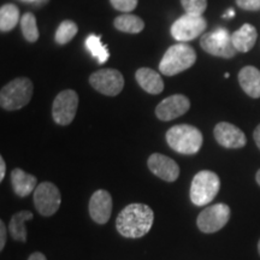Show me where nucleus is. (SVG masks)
I'll use <instances>...</instances> for the list:
<instances>
[{
	"mask_svg": "<svg viewBox=\"0 0 260 260\" xmlns=\"http://www.w3.org/2000/svg\"><path fill=\"white\" fill-rule=\"evenodd\" d=\"M154 213L145 204H130L125 206L116 219V228L122 236L140 239L145 236L153 225Z\"/></svg>",
	"mask_w": 260,
	"mask_h": 260,
	"instance_id": "obj_1",
	"label": "nucleus"
},
{
	"mask_svg": "<svg viewBox=\"0 0 260 260\" xmlns=\"http://www.w3.org/2000/svg\"><path fill=\"white\" fill-rule=\"evenodd\" d=\"M167 142L177 153L195 154L200 151L204 138L194 125L177 124L167 132Z\"/></svg>",
	"mask_w": 260,
	"mask_h": 260,
	"instance_id": "obj_2",
	"label": "nucleus"
},
{
	"mask_svg": "<svg viewBox=\"0 0 260 260\" xmlns=\"http://www.w3.org/2000/svg\"><path fill=\"white\" fill-rule=\"evenodd\" d=\"M195 61L197 53L194 48L182 42L169 47L159 63V70L165 76H175L193 67Z\"/></svg>",
	"mask_w": 260,
	"mask_h": 260,
	"instance_id": "obj_3",
	"label": "nucleus"
},
{
	"mask_svg": "<svg viewBox=\"0 0 260 260\" xmlns=\"http://www.w3.org/2000/svg\"><path fill=\"white\" fill-rule=\"evenodd\" d=\"M32 82L27 77H18L5 84L0 92V105L8 111L22 109L30 102L32 96Z\"/></svg>",
	"mask_w": 260,
	"mask_h": 260,
	"instance_id": "obj_4",
	"label": "nucleus"
},
{
	"mask_svg": "<svg viewBox=\"0 0 260 260\" xmlns=\"http://www.w3.org/2000/svg\"><path fill=\"white\" fill-rule=\"evenodd\" d=\"M220 188L218 175L203 170L195 175L190 186V200L197 206H205L217 197Z\"/></svg>",
	"mask_w": 260,
	"mask_h": 260,
	"instance_id": "obj_5",
	"label": "nucleus"
},
{
	"mask_svg": "<svg viewBox=\"0 0 260 260\" xmlns=\"http://www.w3.org/2000/svg\"><path fill=\"white\" fill-rule=\"evenodd\" d=\"M201 48L205 52L214 57L230 59L236 54V48L234 47L232 35L225 28H217L216 30L204 34L200 39Z\"/></svg>",
	"mask_w": 260,
	"mask_h": 260,
	"instance_id": "obj_6",
	"label": "nucleus"
},
{
	"mask_svg": "<svg viewBox=\"0 0 260 260\" xmlns=\"http://www.w3.org/2000/svg\"><path fill=\"white\" fill-rule=\"evenodd\" d=\"M61 195L56 184L42 182L34 190V205L38 212L44 217L53 216L59 210Z\"/></svg>",
	"mask_w": 260,
	"mask_h": 260,
	"instance_id": "obj_7",
	"label": "nucleus"
},
{
	"mask_svg": "<svg viewBox=\"0 0 260 260\" xmlns=\"http://www.w3.org/2000/svg\"><path fill=\"white\" fill-rule=\"evenodd\" d=\"M79 107V94L73 89H65L54 99L52 117L59 125H69L76 116Z\"/></svg>",
	"mask_w": 260,
	"mask_h": 260,
	"instance_id": "obj_8",
	"label": "nucleus"
},
{
	"mask_svg": "<svg viewBox=\"0 0 260 260\" xmlns=\"http://www.w3.org/2000/svg\"><path fill=\"white\" fill-rule=\"evenodd\" d=\"M207 28V22L203 16L186 14L174 22L171 27V35L175 40L188 42L200 37Z\"/></svg>",
	"mask_w": 260,
	"mask_h": 260,
	"instance_id": "obj_9",
	"label": "nucleus"
},
{
	"mask_svg": "<svg viewBox=\"0 0 260 260\" xmlns=\"http://www.w3.org/2000/svg\"><path fill=\"white\" fill-rule=\"evenodd\" d=\"M89 83L96 92L107 96H116L123 90L124 77L116 69H100L90 75Z\"/></svg>",
	"mask_w": 260,
	"mask_h": 260,
	"instance_id": "obj_10",
	"label": "nucleus"
},
{
	"mask_svg": "<svg viewBox=\"0 0 260 260\" xmlns=\"http://www.w3.org/2000/svg\"><path fill=\"white\" fill-rule=\"evenodd\" d=\"M230 218V207L226 204H216L206 207L200 212L197 219V225L200 232L213 234L226 225Z\"/></svg>",
	"mask_w": 260,
	"mask_h": 260,
	"instance_id": "obj_11",
	"label": "nucleus"
},
{
	"mask_svg": "<svg viewBox=\"0 0 260 260\" xmlns=\"http://www.w3.org/2000/svg\"><path fill=\"white\" fill-rule=\"evenodd\" d=\"M189 109L190 102L186 95L174 94V95L165 98L161 103L158 104V106L155 107V116L160 121L169 122L184 115Z\"/></svg>",
	"mask_w": 260,
	"mask_h": 260,
	"instance_id": "obj_12",
	"label": "nucleus"
},
{
	"mask_svg": "<svg viewBox=\"0 0 260 260\" xmlns=\"http://www.w3.org/2000/svg\"><path fill=\"white\" fill-rule=\"evenodd\" d=\"M214 139L225 148H242L247 139L245 133L236 125L228 122H220L214 126Z\"/></svg>",
	"mask_w": 260,
	"mask_h": 260,
	"instance_id": "obj_13",
	"label": "nucleus"
},
{
	"mask_svg": "<svg viewBox=\"0 0 260 260\" xmlns=\"http://www.w3.org/2000/svg\"><path fill=\"white\" fill-rule=\"evenodd\" d=\"M89 214L98 224H106L112 214L111 194L105 189L94 191L89 200Z\"/></svg>",
	"mask_w": 260,
	"mask_h": 260,
	"instance_id": "obj_14",
	"label": "nucleus"
},
{
	"mask_svg": "<svg viewBox=\"0 0 260 260\" xmlns=\"http://www.w3.org/2000/svg\"><path fill=\"white\" fill-rule=\"evenodd\" d=\"M148 169L155 176L167 182H175L180 176V167L174 159L160 153H153L148 158Z\"/></svg>",
	"mask_w": 260,
	"mask_h": 260,
	"instance_id": "obj_15",
	"label": "nucleus"
},
{
	"mask_svg": "<svg viewBox=\"0 0 260 260\" xmlns=\"http://www.w3.org/2000/svg\"><path fill=\"white\" fill-rule=\"evenodd\" d=\"M239 82L247 95L260 98V70L252 65L242 68L239 73Z\"/></svg>",
	"mask_w": 260,
	"mask_h": 260,
	"instance_id": "obj_16",
	"label": "nucleus"
},
{
	"mask_svg": "<svg viewBox=\"0 0 260 260\" xmlns=\"http://www.w3.org/2000/svg\"><path fill=\"white\" fill-rule=\"evenodd\" d=\"M135 79L142 89L149 94H160L164 90V81L157 71L149 68H140L136 71Z\"/></svg>",
	"mask_w": 260,
	"mask_h": 260,
	"instance_id": "obj_17",
	"label": "nucleus"
},
{
	"mask_svg": "<svg viewBox=\"0 0 260 260\" xmlns=\"http://www.w3.org/2000/svg\"><path fill=\"white\" fill-rule=\"evenodd\" d=\"M37 177L22 170V169H14L11 172V184L15 194L21 198L28 197L37 188Z\"/></svg>",
	"mask_w": 260,
	"mask_h": 260,
	"instance_id": "obj_18",
	"label": "nucleus"
},
{
	"mask_svg": "<svg viewBox=\"0 0 260 260\" xmlns=\"http://www.w3.org/2000/svg\"><path fill=\"white\" fill-rule=\"evenodd\" d=\"M256 38H258L256 29L252 24L246 23L239 30L234 32L232 35V41L237 52L246 53V52H249L254 47Z\"/></svg>",
	"mask_w": 260,
	"mask_h": 260,
	"instance_id": "obj_19",
	"label": "nucleus"
},
{
	"mask_svg": "<svg viewBox=\"0 0 260 260\" xmlns=\"http://www.w3.org/2000/svg\"><path fill=\"white\" fill-rule=\"evenodd\" d=\"M32 212L30 211H19L11 217L9 224V232L11 234L12 239L16 241L25 242L27 241V228L25 222L32 219Z\"/></svg>",
	"mask_w": 260,
	"mask_h": 260,
	"instance_id": "obj_20",
	"label": "nucleus"
},
{
	"mask_svg": "<svg viewBox=\"0 0 260 260\" xmlns=\"http://www.w3.org/2000/svg\"><path fill=\"white\" fill-rule=\"evenodd\" d=\"M113 25L117 30L128 32V34H139L144 30L145 22L138 16L132 14H125L116 17Z\"/></svg>",
	"mask_w": 260,
	"mask_h": 260,
	"instance_id": "obj_21",
	"label": "nucleus"
},
{
	"mask_svg": "<svg viewBox=\"0 0 260 260\" xmlns=\"http://www.w3.org/2000/svg\"><path fill=\"white\" fill-rule=\"evenodd\" d=\"M19 21V10L15 4H5L0 8V30H12Z\"/></svg>",
	"mask_w": 260,
	"mask_h": 260,
	"instance_id": "obj_22",
	"label": "nucleus"
},
{
	"mask_svg": "<svg viewBox=\"0 0 260 260\" xmlns=\"http://www.w3.org/2000/svg\"><path fill=\"white\" fill-rule=\"evenodd\" d=\"M84 45H86L87 50L90 52V54H92L94 58H96V60L99 61L100 64H104L105 61H107V59H109V51H107L105 45L103 44L100 37L94 34L89 35V37L86 39Z\"/></svg>",
	"mask_w": 260,
	"mask_h": 260,
	"instance_id": "obj_23",
	"label": "nucleus"
},
{
	"mask_svg": "<svg viewBox=\"0 0 260 260\" xmlns=\"http://www.w3.org/2000/svg\"><path fill=\"white\" fill-rule=\"evenodd\" d=\"M79 31V27L75 22L70 21V19H67V21H63L59 24V27L57 28L56 35H54V40L58 45H67L73 40L75 35Z\"/></svg>",
	"mask_w": 260,
	"mask_h": 260,
	"instance_id": "obj_24",
	"label": "nucleus"
},
{
	"mask_svg": "<svg viewBox=\"0 0 260 260\" xmlns=\"http://www.w3.org/2000/svg\"><path fill=\"white\" fill-rule=\"evenodd\" d=\"M22 34L28 42H37L39 39V29L37 25V18L31 12H25L21 18Z\"/></svg>",
	"mask_w": 260,
	"mask_h": 260,
	"instance_id": "obj_25",
	"label": "nucleus"
},
{
	"mask_svg": "<svg viewBox=\"0 0 260 260\" xmlns=\"http://www.w3.org/2000/svg\"><path fill=\"white\" fill-rule=\"evenodd\" d=\"M186 14L203 16L207 9V0H181Z\"/></svg>",
	"mask_w": 260,
	"mask_h": 260,
	"instance_id": "obj_26",
	"label": "nucleus"
},
{
	"mask_svg": "<svg viewBox=\"0 0 260 260\" xmlns=\"http://www.w3.org/2000/svg\"><path fill=\"white\" fill-rule=\"evenodd\" d=\"M138 2L139 0H110L113 8L125 14H130L133 10H135Z\"/></svg>",
	"mask_w": 260,
	"mask_h": 260,
	"instance_id": "obj_27",
	"label": "nucleus"
},
{
	"mask_svg": "<svg viewBox=\"0 0 260 260\" xmlns=\"http://www.w3.org/2000/svg\"><path fill=\"white\" fill-rule=\"evenodd\" d=\"M236 4L240 9L247 11H259L260 0H236Z\"/></svg>",
	"mask_w": 260,
	"mask_h": 260,
	"instance_id": "obj_28",
	"label": "nucleus"
},
{
	"mask_svg": "<svg viewBox=\"0 0 260 260\" xmlns=\"http://www.w3.org/2000/svg\"><path fill=\"white\" fill-rule=\"evenodd\" d=\"M6 235H8V229L5 223L0 220V251H3L6 245Z\"/></svg>",
	"mask_w": 260,
	"mask_h": 260,
	"instance_id": "obj_29",
	"label": "nucleus"
},
{
	"mask_svg": "<svg viewBox=\"0 0 260 260\" xmlns=\"http://www.w3.org/2000/svg\"><path fill=\"white\" fill-rule=\"evenodd\" d=\"M5 172H6V165L4 158L0 157V181H4L5 178Z\"/></svg>",
	"mask_w": 260,
	"mask_h": 260,
	"instance_id": "obj_30",
	"label": "nucleus"
},
{
	"mask_svg": "<svg viewBox=\"0 0 260 260\" xmlns=\"http://www.w3.org/2000/svg\"><path fill=\"white\" fill-rule=\"evenodd\" d=\"M28 260H47V259H46V256H45V254H42V253L34 252L32 254H30Z\"/></svg>",
	"mask_w": 260,
	"mask_h": 260,
	"instance_id": "obj_31",
	"label": "nucleus"
},
{
	"mask_svg": "<svg viewBox=\"0 0 260 260\" xmlns=\"http://www.w3.org/2000/svg\"><path fill=\"white\" fill-rule=\"evenodd\" d=\"M253 138H254V141L256 146H258V148L260 149V124L256 126L254 133H253Z\"/></svg>",
	"mask_w": 260,
	"mask_h": 260,
	"instance_id": "obj_32",
	"label": "nucleus"
},
{
	"mask_svg": "<svg viewBox=\"0 0 260 260\" xmlns=\"http://www.w3.org/2000/svg\"><path fill=\"white\" fill-rule=\"evenodd\" d=\"M235 16V11L233 9H228V11L223 15L224 18H233Z\"/></svg>",
	"mask_w": 260,
	"mask_h": 260,
	"instance_id": "obj_33",
	"label": "nucleus"
},
{
	"mask_svg": "<svg viewBox=\"0 0 260 260\" xmlns=\"http://www.w3.org/2000/svg\"><path fill=\"white\" fill-rule=\"evenodd\" d=\"M47 2H48V0H37V2H35V4H38V5H44V4H46Z\"/></svg>",
	"mask_w": 260,
	"mask_h": 260,
	"instance_id": "obj_34",
	"label": "nucleus"
},
{
	"mask_svg": "<svg viewBox=\"0 0 260 260\" xmlns=\"http://www.w3.org/2000/svg\"><path fill=\"white\" fill-rule=\"evenodd\" d=\"M255 180H256V182H258V184L260 186V169L258 170V172H256V175H255Z\"/></svg>",
	"mask_w": 260,
	"mask_h": 260,
	"instance_id": "obj_35",
	"label": "nucleus"
},
{
	"mask_svg": "<svg viewBox=\"0 0 260 260\" xmlns=\"http://www.w3.org/2000/svg\"><path fill=\"white\" fill-rule=\"evenodd\" d=\"M19 2H23V3H28V4H30V3H35L37 0H19Z\"/></svg>",
	"mask_w": 260,
	"mask_h": 260,
	"instance_id": "obj_36",
	"label": "nucleus"
},
{
	"mask_svg": "<svg viewBox=\"0 0 260 260\" xmlns=\"http://www.w3.org/2000/svg\"><path fill=\"white\" fill-rule=\"evenodd\" d=\"M258 251H259V254H260V240H259V243H258Z\"/></svg>",
	"mask_w": 260,
	"mask_h": 260,
	"instance_id": "obj_37",
	"label": "nucleus"
},
{
	"mask_svg": "<svg viewBox=\"0 0 260 260\" xmlns=\"http://www.w3.org/2000/svg\"><path fill=\"white\" fill-rule=\"evenodd\" d=\"M229 76H230V75H229V74H228V73H226L225 75H224V77H225V79H228V77H229Z\"/></svg>",
	"mask_w": 260,
	"mask_h": 260,
	"instance_id": "obj_38",
	"label": "nucleus"
}]
</instances>
